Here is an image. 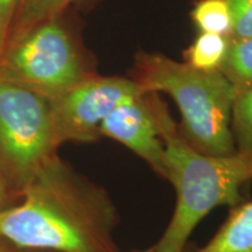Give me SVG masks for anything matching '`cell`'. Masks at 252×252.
<instances>
[{"instance_id": "obj_2", "label": "cell", "mask_w": 252, "mask_h": 252, "mask_svg": "<svg viewBox=\"0 0 252 252\" xmlns=\"http://www.w3.org/2000/svg\"><path fill=\"white\" fill-rule=\"evenodd\" d=\"M146 97L165 147L166 179L176 193L174 213L154 247L160 252H184L195 228L214 209L243 202L242 188L252 180V154L200 152L181 134L157 94Z\"/></svg>"}, {"instance_id": "obj_13", "label": "cell", "mask_w": 252, "mask_h": 252, "mask_svg": "<svg viewBox=\"0 0 252 252\" xmlns=\"http://www.w3.org/2000/svg\"><path fill=\"white\" fill-rule=\"evenodd\" d=\"M71 0H21L17 17V32L26 31L42 21L53 19Z\"/></svg>"}, {"instance_id": "obj_3", "label": "cell", "mask_w": 252, "mask_h": 252, "mask_svg": "<svg viewBox=\"0 0 252 252\" xmlns=\"http://www.w3.org/2000/svg\"><path fill=\"white\" fill-rule=\"evenodd\" d=\"M144 94L163 93L181 113V134L210 156L236 152L231 111L236 89L220 70L201 71L160 54L138 55L134 78Z\"/></svg>"}, {"instance_id": "obj_4", "label": "cell", "mask_w": 252, "mask_h": 252, "mask_svg": "<svg viewBox=\"0 0 252 252\" xmlns=\"http://www.w3.org/2000/svg\"><path fill=\"white\" fill-rule=\"evenodd\" d=\"M60 146L49 99L0 77V173L19 195Z\"/></svg>"}, {"instance_id": "obj_19", "label": "cell", "mask_w": 252, "mask_h": 252, "mask_svg": "<svg viewBox=\"0 0 252 252\" xmlns=\"http://www.w3.org/2000/svg\"><path fill=\"white\" fill-rule=\"evenodd\" d=\"M7 247H8V244H6L5 242L0 238V252H5Z\"/></svg>"}, {"instance_id": "obj_6", "label": "cell", "mask_w": 252, "mask_h": 252, "mask_svg": "<svg viewBox=\"0 0 252 252\" xmlns=\"http://www.w3.org/2000/svg\"><path fill=\"white\" fill-rule=\"evenodd\" d=\"M140 94H145L133 80L89 76L61 96L49 99L59 145L96 141L106 116L124 100Z\"/></svg>"}, {"instance_id": "obj_14", "label": "cell", "mask_w": 252, "mask_h": 252, "mask_svg": "<svg viewBox=\"0 0 252 252\" xmlns=\"http://www.w3.org/2000/svg\"><path fill=\"white\" fill-rule=\"evenodd\" d=\"M231 14V39L252 36V0H224Z\"/></svg>"}, {"instance_id": "obj_18", "label": "cell", "mask_w": 252, "mask_h": 252, "mask_svg": "<svg viewBox=\"0 0 252 252\" xmlns=\"http://www.w3.org/2000/svg\"><path fill=\"white\" fill-rule=\"evenodd\" d=\"M5 40H6V35L0 31V56H1L2 52L5 49Z\"/></svg>"}, {"instance_id": "obj_7", "label": "cell", "mask_w": 252, "mask_h": 252, "mask_svg": "<svg viewBox=\"0 0 252 252\" xmlns=\"http://www.w3.org/2000/svg\"><path fill=\"white\" fill-rule=\"evenodd\" d=\"M99 133L124 145L166 179L165 147L146 94L116 106L102 122Z\"/></svg>"}, {"instance_id": "obj_10", "label": "cell", "mask_w": 252, "mask_h": 252, "mask_svg": "<svg viewBox=\"0 0 252 252\" xmlns=\"http://www.w3.org/2000/svg\"><path fill=\"white\" fill-rule=\"evenodd\" d=\"M220 71L234 86L236 93L252 87V36L231 39Z\"/></svg>"}, {"instance_id": "obj_9", "label": "cell", "mask_w": 252, "mask_h": 252, "mask_svg": "<svg viewBox=\"0 0 252 252\" xmlns=\"http://www.w3.org/2000/svg\"><path fill=\"white\" fill-rule=\"evenodd\" d=\"M229 43V36L200 33L186 53L187 64L201 71L220 70L228 53Z\"/></svg>"}, {"instance_id": "obj_16", "label": "cell", "mask_w": 252, "mask_h": 252, "mask_svg": "<svg viewBox=\"0 0 252 252\" xmlns=\"http://www.w3.org/2000/svg\"><path fill=\"white\" fill-rule=\"evenodd\" d=\"M9 196H11V193H9L4 178H2L1 173H0V212L8 207L7 203Z\"/></svg>"}, {"instance_id": "obj_17", "label": "cell", "mask_w": 252, "mask_h": 252, "mask_svg": "<svg viewBox=\"0 0 252 252\" xmlns=\"http://www.w3.org/2000/svg\"><path fill=\"white\" fill-rule=\"evenodd\" d=\"M5 252H52V251H45V250H30V249H17L14 247H11L8 244L7 249Z\"/></svg>"}, {"instance_id": "obj_20", "label": "cell", "mask_w": 252, "mask_h": 252, "mask_svg": "<svg viewBox=\"0 0 252 252\" xmlns=\"http://www.w3.org/2000/svg\"><path fill=\"white\" fill-rule=\"evenodd\" d=\"M139 252H160V251H158L156 247H152V248L147 249V250H143V251H139Z\"/></svg>"}, {"instance_id": "obj_15", "label": "cell", "mask_w": 252, "mask_h": 252, "mask_svg": "<svg viewBox=\"0 0 252 252\" xmlns=\"http://www.w3.org/2000/svg\"><path fill=\"white\" fill-rule=\"evenodd\" d=\"M21 0H0V31L7 34L8 27L17 14Z\"/></svg>"}, {"instance_id": "obj_8", "label": "cell", "mask_w": 252, "mask_h": 252, "mask_svg": "<svg viewBox=\"0 0 252 252\" xmlns=\"http://www.w3.org/2000/svg\"><path fill=\"white\" fill-rule=\"evenodd\" d=\"M196 252H252V200L232 207L214 237Z\"/></svg>"}, {"instance_id": "obj_5", "label": "cell", "mask_w": 252, "mask_h": 252, "mask_svg": "<svg viewBox=\"0 0 252 252\" xmlns=\"http://www.w3.org/2000/svg\"><path fill=\"white\" fill-rule=\"evenodd\" d=\"M0 77L53 99L89 76L70 35L53 18L19 32L5 46Z\"/></svg>"}, {"instance_id": "obj_11", "label": "cell", "mask_w": 252, "mask_h": 252, "mask_svg": "<svg viewBox=\"0 0 252 252\" xmlns=\"http://www.w3.org/2000/svg\"><path fill=\"white\" fill-rule=\"evenodd\" d=\"M191 18L201 33L231 35V14L224 0H200L191 12Z\"/></svg>"}, {"instance_id": "obj_1", "label": "cell", "mask_w": 252, "mask_h": 252, "mask_svg": "<svg viewBox=\"0 0 252 252\" xmlns=\"http://www.w3.org/2000/svg\"><path fill=\"white\" fill-rule=\"evenodd\" d=\"M0 212V238L17 249L119 252V213L105 188L54 154L21 194Z\"/></svg>"}, {"instance_id": "obj_12", "label": "cell", "mask_w": 252, "mask_h": 252, "mask_svg": "<svg viewBox=\"0 0 252 252\" xmlns=\"http://www.w3.org/2000/svg\"><path fill=\"white\" fill-rule=\"evenodd\" d=\"M231 131L236 151L252 154V87L236 94L231 111Z\"/></svg>"}]
</instances>
